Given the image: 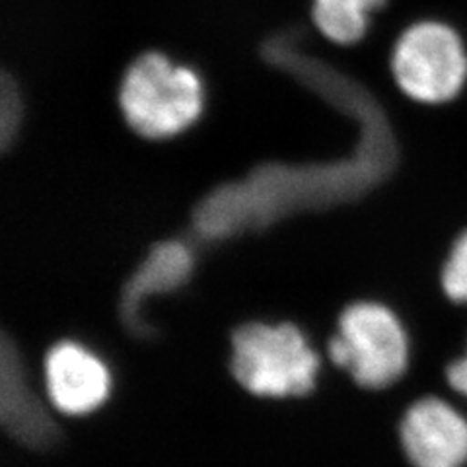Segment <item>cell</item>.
<instances>
[{"label": "cell", "instance_id": "obj_1", "mask_svg": "<svg viewBox=\"0 0 467 467\" xmlns=\"http://www.w3.org/2000/svg\"><path fill=\"white\" fill-rule=\"evenodd\" d=\"M327 353L335 367L367 389L389 388L405 376L413 339L405 319L382 300L348 302L337 316Z\"/></svg>", "mask_w": 467, "mask_h": 467}, {"label": "cell", "instance_id": "obj_2", "mask_svg": "<svg viewBox=\"0 0 467 467\" xmlns=\"http://www.w3.org/2000/svg\"><path fill=\"white\" fill-rule=\"evenodd\" d=\"M232 372L255 396H306L316 386L319 355L292 324H247L232 337Z\"/></svg>", "mask_w": 467, "mask_h": 467}, {"label": "cell", "instance_id": "obj_3", "mask_svg": "<svg viewBox=\"0 0 467 467\" xmlns=\"http://www.w3.org/2000/svg\"><path fill=\"white\" fill-rule=\"evenodd\" d=\"M127 123L139 135L168 139L192 127L202 111V86L192 68L160 53L142 55L121 88Z\"/></svg>", "mask_w": 467, "mask_h": 467}, {"label": "cell", "instance_id": "obj_4", "mask_svg": "<svg viewBox=\"0 0 467 467\" xmlns=\"http://www.w3.org/2000/svg\"><path fill=\"white\" fill-rule=\"evenodd\" d=\"M391 72L409 99L427 106L448 104L467 84L465 41L446 22H415L396 41Z\"/></svg>", "mask_w": 467, "mask_h": 467}, {"label": "cell", "instance_id": "obj_5", "mask_svg": "<svg viewBox=\"0 0 467 467\" xmlns=\"http://www.w3.org/2000/svg\"><path fill=\"white\" fill-rule=\"evenodd\" d=\"M400 441L413 467L467 465V419L441 398H422L407 409Z\"/></svg>", "mask_w": 467, "mask_h": 467}, {"label": "cell", "instance_id": "obj_6", "mask_svg": "<svg viewBox=\"0 0 467 467\" xmlns=\"http://www.w3.org/2000/svg\"><path fill=\"white\" fill-rule=\"evenodd\" d=\"M46 378L53 405L65 415L92 413L111 388L106 364L77 343H58L49 350Z\"/></svg>", "mask_w": 467, "mask_h": 467}, {"label": "cell", "instance_id": "obj_7", "mask_svg": "<svg viewBox=\"0 0 467 467\" xmlns=\"http://www.w3.org/2000/svg\"><path fill=\"white\" fill-rule=\"evenodd\" d=\"M388 0H312L310 16L317 34L335 47H353L368 36L376 14Z\"/></svg>", "mask_w": 467, "mask_h": 467}, {"label": "cell", "instance_id": "obj_8", "mask_svg": "<svg viewBox=\"0 0 467 467\" xmlns=\"http://www.w3.org/2000/svg\"><path fill=\"white\" fill-rule=\"evenodd\" d=\"M442 290L450 302L467 308V230L451 244L441 275Z\"/></svg>", "mask_w": 467, "mask_h": 467}, {"label": "cell", "instance_id": "obj_9", "mask_svg": "<svg viewBox=\"0 0 467 467\" xmlns=\"http://www.w3.org/2000/svg\"><path fill=\"white\" fill-rule=\"evenodd\" d=\"M444 376L451 389H456L463 398H467V341L463 347V353L448 362Z\"/></svg>", "mask_w": 467, "mask_h": 467}]
</instances>
